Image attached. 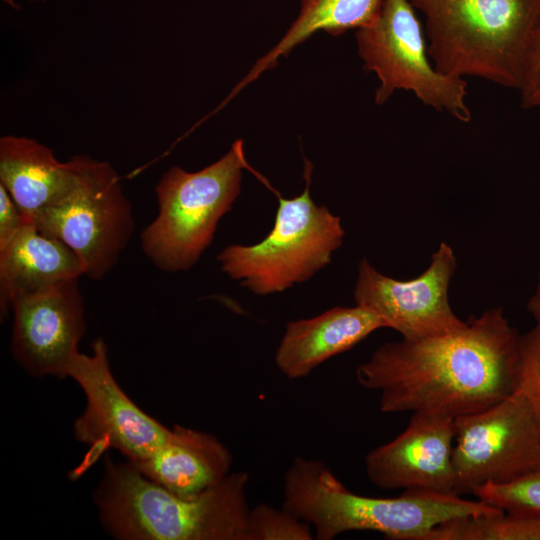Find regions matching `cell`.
I'll return each instance as SVG.
<instances>
[{
	"mask_svg": "<svg viewBox=\"0 0 540 540\" xmlns=\"http://www.w3.org/2000/svg\"><path fill=\"white\" fill-rule=\"evenodd\" d=\"M520 336L501 308L488 309L456 332L381 345L357 367L356 379L378 393L383 413L455 419L516 390Z\"/></svg>",
	"mask_w": 540,
	"mask_h": 540,
	"instance_id": "6da1fadb",
	"label": "cell"
},
{
	"mask_svg": "<svg viewBox=\"0 0 540 540\" xmlns=\"http://www.w3.org/2000/svg\"><path fill=\"white\" fill-rule=\"evenodd\" d=\"M249 475L231 472L217 485L178 494L130 462L106 458L93 501L103 528L120 540H244Z\"/></svg>",
	"mask_w": 540,
	"mask_h": 540,
	"instance_id": "7a4b0ae2",
	"label": "cell"
},
{
	"mask_svg": "<svg viewBox=\"0 0 540 540\" xmlns=\"http://www.w3.org/2000/svg\"><path fill=\"white\" fill-rule=\"evenodd\" d=\"M282 507L306 522L317 540L349 531H375L390 540H423L434 527L458 518L501 512L481 500L405 490L394 498L351 492L319 460L295 457L284 473Z\"/></svg>",
	"mask_w": 540,
	"mask_h": 540,
	"instance_id": "3957f363",
	"label": "cell"
},
{
	"mask_svg": "<svg viewBox=\"0 0 540 540\" xmlns=\"http://www.w3.org/2000/svg\"><path fill=\"white\" fill-rule=\"evenodd\" d=\"M435 67L518 90L540 0H410Z\"/></svg>",
	"mask_w": 540,
	"mask_h": 540,
	"instance_id": "277c9868",
	"label": "cell"
},
{
	"mask_svg": "<svg viewBox=\"0 0 540 540\" xmlns=\"http://www.w3.org/2000/svg\"><path fill=\"white\" fill-rule=\"evenodd\" d=\"M245 168L253 171L239 139L199 171L172 166L163 173L155 186L158 215L141 233L143 252L157 268L179 272L197 263L238 197Z\"/></svg>",
	"mask_w": 540,
	"mask_h": 540,
	"instance_id": "5b68a950",
	"label": "cell"
},
{
	"mask_svg": "<svg viewBox=\"0 0 540 540\" xmlns=\"http://www.w3.org/2000/svg\"><path fill=\"white\" fill-rule=\"evenodd\" d=\"M305 189L292 199L278 194L271 232L251 246L230 245L217 256L221 270L257 295L278 293L311 278L331 262L345 232L339 216L310 195L312 164L304 159Z\"/></svg>",
	"mask_w": 540,
	"mask_h": 540,
	"instance_id": "8992f818",
	"label": "cell"
},
{
	"mask_svg": "<svg viewBox=\"0 0 540 540\" xmlns=\"http://www.w3.org/2000/svg\"><path fill=\"white\" fill-rule=\"evenodd\" d=\"M73 179L53 203L30 221L45 235L66 244L84 275L102 279L117 263L135 230L132 205L109 162L87 155L69 159Z\"/></svg>",
	"mask_w": 540,
	"mask_h": 540,
	"instance_id": "52a82bcc",
	"label": "cell"
},
{
	"mask_svg": "<svg viewBox=\"0 0 540 540\" xmlns=\"http://www.w3.org/2000/svg\"><path fill=\"white\" fill-rule=\"evenodd\" d=\"M356 43L363 68L379 81L377 105L403 90L461 123L471 121L467 80L435 67L424 28L410 0H385L375 20L356 31Z\"/></svg>",
	"mask_w": 540,
	"mask_h": 540,
	"instance_id": "ba28073f",
	"label": "cell"
},
{
	"mask_svg": "<svg viewBox=\"0 0 540 540\" xmlns=\"http://www.w3.org/2000/svg\"><path fill=\"white\" fill-rule=\"evenodd\" d=\"M454 424L456 495L485 484L511 483L540 467V426L521 391L457 417Z\"/></svg>",
	"mask_w": 540,
	"mask_h": 540,
	"instance_id": "9c48e42d",
	"label": "cell"
},
{
	"mask_svg": "<svg viewBox=\"0 0 540 540\" xmlns=\"http://www.w3.org/2000/svg\"><path fill=\"white\" fill-rule=\"evenodd\" d=\"M92 354L79 353L68 377L82 389L86 405L74 423L76 439L102 453L115 449L128 462L148 458L169 437L171 429L139 408L114 378L105 342L97 338Z\"/></svg>",
	"mask_w": 540,
	"mask_h": 540,
	"instance_id": "30bf717a",
	"label": "cell"
},
{
	"mask_svg": "<svg viewBox=\"0 0 540 540\" xmlns=\"http://www.w3.org/2000/svg\"><path fill=\"white\" fill-rule=\"evenodd\" d=\"M456 268L454 250L445 242L432 254L427 269L408 281L385 276L363 258L354 290L356 305L379 316L387 328L396 330L403 339L456 332L467 324L454 313L449 301V286Z\"/></svg>",
	"mask_w": 540,
	"mask_h": 540,
	"instance_id": "8fae6325",
	"label": "cell"
},
{
	"mask_svg": "<svg viewBox=\"0 0 540 540\" xmlns=\"http://www.w3.org/2000/svg\"><path fill=\"white\" fill-rule=\"evenodd\" d=\"M10 310L15 361L35 377H68L86 331L78 278L20 296Z\"/></svg>",
	"mask_w": 540,
	"mask_h": 540,
	"instance_id": "7c38bea8",
	"label": "cell"
},
{
	"mask_svg": "<svg viewBox=\"0 0 540 540\" xmlns=\"http://www.w3.org/2000/svg\"><path fill=\"white\" fill-rule=\"evenodd\" d=\"M454 420L413 413L408 426L397 437L373 448L365 456V471L371 483L383 490L456 495Z\"/></svg>",
	"mask_w": 540,
	"mask_h": 540,
	"instance_id": "4fadbf2b",
	"label": "cell"
},
{
	"mask_svg": "<svg viewBox=\"0 0 540 540\" xmlns=\"http://www.w3.org/2000/svg\"><path fill=\"white\" fill-rule=\"evenodd\" d=\"M380 328H387V324L358 305L334 307L313 318L291 321L276 349V366L288 379L307 377L320 364L350 350Z\"/></svg>",
	"mask_w": 540,
	"mask_h": 540,
	"instance_id": "5bb4252c",
	"label": "cell"
},
{
	"mask_svg": "<svg viewBox=\"0 0 540 540\" xmlns=\"http://www.w3.org/2000/svg\"><path fill=\"white\" fill-rule=\"evenodd\" d=\"M229 448L211 433L174 425L167 440L145 460L132 464L141 474L178 494H195L231 472Z\"/></svg>",
	"mask_w": 540,
	"mask_h": 540,
	"instance_id": "9a60e30c",
	"label": "cell"
},
{
	"mask_svg": "<svg viewBox=\"0 0 540 540\" xmlns=\"http://www.w3.org/2000/svg\"><path fill=\"white\" fill-rule=\"evenodd\" d=\"M84 274L77 255L62 241L40 232L26 220L0 250V311L7 316L23 295Z\"/></svg>",
	"mask_w": 540,
	"mask_h": 540,
	"instance_id": "2e32d148",
	"label": "cell"
},
{
	"mask_svg": "<svg viewBox=\"0 0 540 540\" xmlns=\"http://www.w3.org/2000/svg\"><path fill=\"white\" fill-rule=\"evenodd\" d=\"M72 179L71 161H59L46 145L24 136L0 138V184L26 219L62 196Z\"/></svg>",
	"mask_w": 540,
	"mask_h": 540,
	"instance_id": "e0dca14e",
	"label": "cell"
},
{
	"mask_svg": "<svg viewBox=\"0 0 540 540\" xmlns=\"http://www.w3.org/2000/svg\"><path fill=\"white\" fill-rule=\"evenodd\" d=\"M385 0H301L299 13L280 41L251 68L233 89L229 99L271 69L282 56L318 31L339 36L367 26L379 15Z\"/></svg>",
	"mask_w": 540,
	"mask_h": 540,
	"instance_id": "ac0fdd59",
	"label": "cell"
},
{
	"mask_svg": "<svg viewBox=\"0 0 540 540\" xmlns=\"http://www.w3.org/2000/svg\"><path fill=\"white\" fill-rule=\"evenodd\" d=\"M423 540H540V515L501 511L462 517L434 527Z\"/></svg>",
	"mask_w": 540,
	"mask_h": 540,
	"instance_id": "d6986e66",
	"label": "cell"
},
{
	"mask_svg": "<svg viewBox=\"0 0 540 540\" xmlns=\"http://www.w3.org/2000/svg\"><path fill=\"white\" fill-rule=\"evenodd\" d=\"M472 494L507 513L540 515V467L511 483L482 485Z\"/></svg>",
	"mask_w": 540,
	"mask_h": 540,
	"instance_id": "ffe728a7",
	"label": "cell"
},
{
	"mask_svg": "<svg viewBox=\"0 0 540 540\" xmlns=\"http://www.w3.org/2000/svg\"><path fill=\"white\" fill-rule=\"evenodd\" d=\"M312 539V528L282 506L260 503L249 511L244 540Z\"/></svg>",
	"mask_w": 540,
	"mask_h": 540,
	"instance_id": "44dd1931",
	"label": "cell"
},
{
	"mask_svg": "<svg viewBox=\"0 0 540 540\" xmlns=\"http://www.w3.org/2000/svg\"><path fill=\"white\" fill-rule=\"evenodd\" d=\"M516 389L527 398L540 426V325L538 324L520 336Z\"/></svg>",
	"mask_w": 540,
	"mask_h": 540,
	"instance_id": "7402d4cb",
	"label": "cell"
},
{
	"mask_svg": "<svg viewBox=\"0 0 540 540\" xmlns=\"http://www.w3.org/2000/svg\"><path fill=\"white\" fill-rule=\"evenodd\" d=\"M524 109L540 108V14L527 52L524 73L517 90Z\"/></svg>",
	"mask_w": 540,
	"mask_h": 540,
	"instance_id": "603a6c76",
	"label": "cell"
},
{
	"mask_svg": "<svg viewBox=\"0 0 540 540\" xmlns=\"http://www.w3.org/2000/svg\"><path fill=\"white\" fill-rule=\"evenodd\" d=\"M26 220L8 191L0 184V250L14 238Z\"/></svg>",
	"mask_w": 540,
	"mask_h": 540,
	"instance_id": "cb8c5ba5",
	"label": "cell"
},
{
	"mask_svg": "<svg viewBox=\"0 0 540 540\" xmlns=\"http://www.w3.org/2000/svg\"><path fill=\"white\" fill-rule=\"evenodd\" d=\"M527 311L536 321V324L540 325V266L538 269L537 283L534 292L527 302Z\"/></svg>",
	"mask_w": 540,
	"mask_h": 540,
	"instance_id": "d4e9b609",
	"label": "cell"
},
{
	"mask_svg": "<svg viewBox=\"0 0 540 540\" xmlns=\"http://www.w3.org/2000/svg\"><path fill=\"white\" fill-rule=\"evenodd\" d=\"M1 1H2L3 3H5L6 5L10 6L11 8L19 9V7L17 6L15 0H1ZM30 1H34V2H43V1H46V0H30Z\"/></svg>",
	"mask_w": 540,
	"mask_h": 540,
	"instance_id": "484cf974",
	"label": "cell"
}]
</instances>
